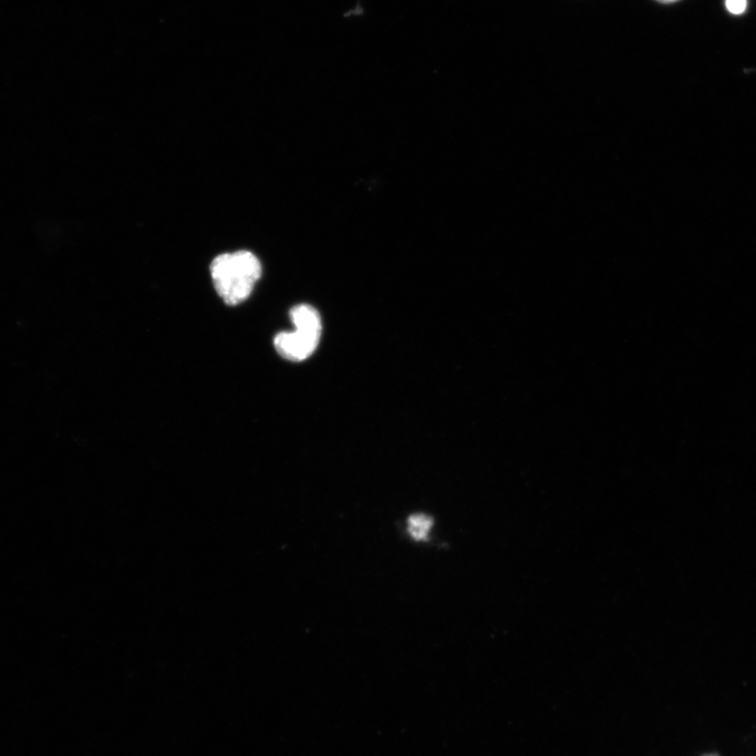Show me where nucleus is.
<instances>
[{
	"mask_svg": "<svg viewBox=\"0 0 756 756\" xmlns=\"http://www.w3.org/2000/svg\"><path fill=\"white\" fill-rule=\"evenodd\" d=\"M290 319L296 331L279 333L275 347L284 359L302 362L318 348L322 333L321 317L313 307L303 304L292 308Z\"/></svg>",
	"mask_w": 756,
	"mask_h": 756,
	"instance_id": "obj_2",
	"label": "nucleus"
},
{
	"mask_svg": "<svg viewBox=\"0 0 756 756\" xmlns=\"http://www.w3.org/2000/svg\"><path fill=\"white\" fill-rule=\"evenodd\" d=\"M217 293L228 306L245 302L262 276L260 260L247 250L218 256L210 265Z\"/></svg>",
	"mask_w": 756,
	"mask_h": 756,
	"instance_id": "obj_1",
	"label": "nucleus"
},
{
	"mask_svg": "<svg viewBox=\"0 0 756 756\" xmlns=\"http://www.w3.org/2000/svg\"><path fill=\"white\" fill-rule=\"evenodd\" d=\"M657 2H659L661 4H672V3L679 2V0H657Z\"/></svg>",
	"mask_w": 756,
	"mask_h": 756,
	"instance_id": "obj_5",
	"label": "nucleus"
},
{
	"mask_svg": "<svg viewBox=\"0 0 756 756\" xmlns=\"http://www.w3.org/2000/svg\"><path fill=\"white\" fill-rule=\"evenodd\" d=\"M432 527L433 519L426 514H414L408 519V532L414 540H427Z\"/></svg>",
	"mask_w": 756,
	"mask_h": 756,
	"instance_id": "obj_3",
	"label": "nucleus"
},
{
	"mask_svg": "<svg viewBox=\"0 0 756 756\" xmlns=\"http://www.w3.org/2000/svg\"><path fill=\"white\" fill-rule=\"evenodd\" d=\"M726 8L734 15H741L747 9V0H726Z\"/></svg>",
	"mask_w": 756,
	"mask_h": 756,
	"instance_id": "obj_4",
	"label": "nucleus"
},
{
	"mask_svg": "<svg viewBox=\"0 0 756 756\" xmlns=\"http://www.w3.org/2000/svg\"><path fill=\"white\" fill-rule=\"evenodd\" d=\"M706 756H719V755H717V754H710V755H706Z\"/></svg>",
	"mask_w": 756,
	"mask_h": 756,
	"instance_id": "obj_6",
	"label": "nucleus"
}]
</instances>
